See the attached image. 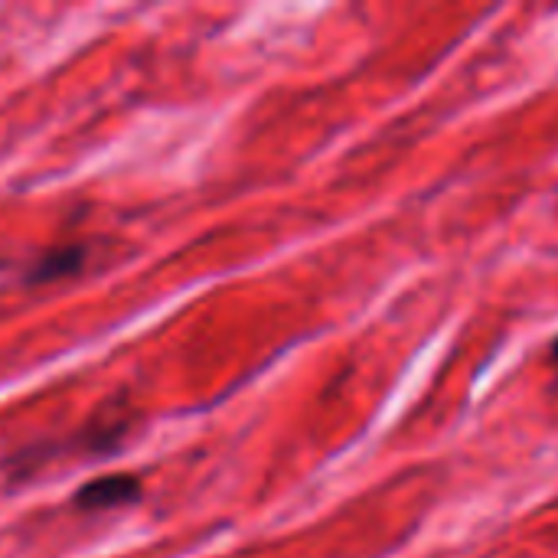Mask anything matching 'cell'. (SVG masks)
Here are the masks:
<instances>
[{"label": "cell", "instance_id": "6da1fadb", "mask_svg": "<svg viewBox=\"0 0 558 558\" xmlns=\"http://www.w3.org/2000/svg\"><path fill=\"white\" fill-rule=\"evenodd\" d=\"M141 500V481L131 474H108V477H95L88 481L78 494H75V507L85 513H101V510H118V507H131Z\"/></svg>", "mask_w": 558, "mask_h": 558}, {"label": "cell", "instance_id": "7a4b0ae2", "mask_svg": "<svg viewBox=\"0 0 558 558\" xmlns=\"http://www.w3.org/2000/svg\"><path fill=\"white\" fill-rule=\"evenodd\" d=\"M82 258H85V248H78V245L52 248V252H46V255L36 262V268H33V275H29V284L56 281V278H62V275H72V271L82 268Z\"/></svg>", "mask_w": 558, "mask_h": 558}, {"label": "cell", "instance_id": "3957f363", "mask_svg": "<svg viewBox=\"0 0 558 558\" xmlns=\"http://www.w3.org/2000/svg\"><path fill=\"white\" fill-rule=\"evenodd\" d=\"M549 353H553V360H556V363H558V337H556V340H553V347H549Z\"/></svg>", "mask_w": 558, "mask_h": 558}]
</instances>
